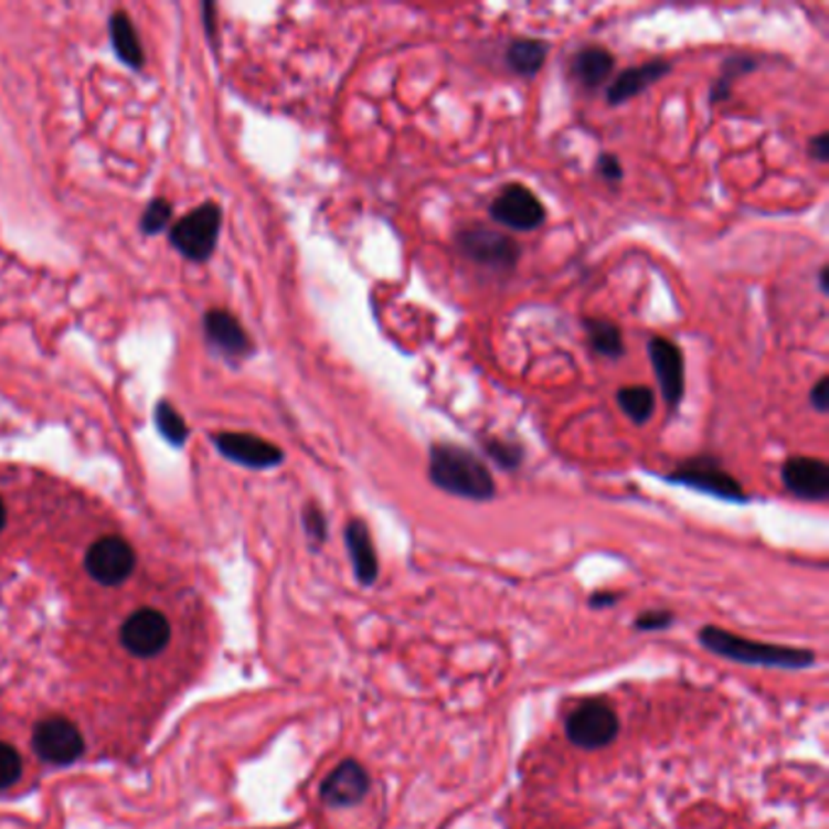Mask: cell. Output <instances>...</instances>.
<instances>
[{
    "label": "cell",
    "mask_w": 829,
    "mask_h": 829,
    "mask_svg": "<svg viewBox=\"0 0 829 829\" xmlns=\"http://www.w3.org/2000/svg\"><path fill=\"white\" fill-rule=\"evenodd\" d=\"M613 66H616V59L606 46L598 44H588L572 56V76L588 91L604 86L613 74Z\"/></svg>",
    "instance_id": "cell-17"
},
{
    "label": "cell",
    "mask_w": 829,
    "mask_h": 829,
    "mask_svg": "<svg viewBox=\"0 0 829 829\" xmlns=\"http://www.w3.org/2000/svg\"><path fill=\"white\" fill-rule=\"evenodd\" d=\"M428 479L446 495L491 501L497 497L495 475L489 472L485 460L470 448L455 443H434L428 453Z\"/></svg>",
    "instance_id": "cell-1"
},
{
    "label": "cell",
    "mask_w": 829,
    "mask_h": 829,
    "mask_svg": "<svg viewBox=\"0 0 829 829\" xmlns=\"http://www.w3.org/2000/svg\"><path fill=\"white\" fill-rule=\"evenodd\" d=\"M618 601V594H610V592H598L594 594L592 598H588V606L592 608H608Z\"/></svg>",
    "instance_id": "cell-33"
},
{
    "label": "cell",
    "mask_w": 829,
    "mask_h": 829,
    "mask_svg": "<svg viewBox=\"0 0 829 829\" xmlns=\"http://www.w3.org/2000/svg\"><path fill=\"white\" fill-rule=\"evenodd\" d=\"M548 52H550V44L545 40H538V38H516L507 46L503 62H507L511 74L523 76V78H531V76L538 74L540 68L545 66Z\"/></svg>",
    "instance_id": "cell-19"
},
{
    "label": "cell",
    "mask_w": 829,
    "mask_h": 829,
    "mask_svg": "<svg viewBox=\"0 0 829 829\" xmlns=\"http://www.w3.org/2000/svg\"><path fill=\"white\" fill-rule=\"evenodd\" d=\"M485 453L495 460L501 470H516L523 463V448L519 443H509L503 438H485Z\"/></svg>",
    "instance_id": "cell-25"
},
{
    "label": "cell",
    "mask_w": 829,
    "mask_h": 829,
    "mask_svg": "<svg viewBox=\"0 0 829 829\" xmlns=\"http://www.w3.org/2000/svg\"><path fill=\"white\" fill-rule=\"evenodd\" d=\"M584 331H586L588 346H592V351L596 355L616 360L626 353V341H623V331L618 323H613L608 319L588 317L584 319Z\"/></svg>",
    "instance_id": "cell-20"
},
{
    "label": "cell",
    "mask_w": 829,
    "mask_h": 829,
    "mask_svg": "<svg viewBox=\"0 0 829 829\" xmlns=\"http://www.w3.org/2000/svg\"><path fill=\"white\" fill-rule=\"evenodd\" d=\"M647 353H650V363L667 406L677 408L683 400V392H687V365H683L681 348L665 336H652L647 341Z\"/></svg>",
    "instance_id": "cell-11"
},
{
    "label": "cell",
    "mask_w": 829,
    "mask_h": 829,
    "mask_svg": "<svg viewBox=\"0 0 829 829\" xmlns=\"http://www.w3.org/2000/svg\"><path fill=\"white\" fill-rule=\"evenodd\" d=\"M780 482L803 501H825L829 497V467L817 458H790L780 470Z\"/></svg>",
    "instance_id": "cell-14"
},
{
    "label": "cell",
    "mask_w": 829,
    "mask_h": 829,
    "mask_svg": "<svg viewBox=\"0 0 829 829\" xmlns=\"http://www.w3.org/2000/svg\"><path fill=\"white\" fill-rule=\"evenodd\" d=\"M596 171L598 176L606 180V183H620L623 180V163L618 156L613 153H601L598 161H596Z\"/></svg>",
    "instance_id": "cell-30"
},
{
    "label": "cell",
    "mask_w": 829,
    "mask_h": 829,
    "mask_svg": "<svg viewBox=\"0 0 829 829\" xmlns=\"http://www.w3.org/2000/svg\"><path fill=\"white\" fill-rule=\"evenodd\" d=\"M20 772H22V762H20L18 750L10 747V744L6 742H0V790L13 786L20 778Z\"/></svg>",
    "instance_id": "cell-27"
},
{
    "label": "cell",
    "mask_w": 829,
    "mask_h": 829,
    "mask_svg": "<svg viewBox=\"0 0 829 829\" xmlns=\"http://www.w3.org/2000/svg\"><path fill=\"white\" fill-rule=\"evenodd\" d=\"M756 68V59L754 56H730L727 62L723 64V71H720L718 81L713 83L711 88V103L718 105V103H725L730 98L732 93V86H735V81L744 74H750V71Z\"/></svg>",
    "instance_id": "cell-23"
},
{
    "label": "cell",
    "mask_w": 829,
    "mask_h": 829,
    "mask_svg": "<svg viewBox=\"0 0 829 829\" xmlns=\"http://www.w3.org/2000/svg\"><path fill=\"white\" fill-rule=\"evenodd\" d=\"M302 521H305V531L309 535L311 543H323L329 535V525H327V516H323V511L317 507V503H309V507L305 509L302 513Z\"/></svg>",
    "instance_id": "cell-28"
},
{
    "label": "cell",
    "mask_w": 829,
    "mask_h": 829,
    "mask_svg": "<svg viewBox=\"0 0 829 829\" xmlns=\"http://www.w3.org/2000/svg\"><path fill=\"white\" fill-rule=\"evenodd\" d=\"M156 428H159V434L171 443V446H183V443L188 440L185 418L180 416L168 402L156 404Z\"/></svg>",
    "instance_id": "cell-24"
},
{
    "label": "cell",
    "mask_w": 829,
    "mask_h": 829,
    "mask_svg": "<svg viewBox=\"0 0 829 829\" xmlns=\"http://www.w3.org/2000/svg\"><path fill=\"white\" fill-rule=\"evenodd\" d=\"M564 732L574 747L604 750L618 735V715L606 701H584L564 720Z\"/></svg>",
    "instance_id": "cell-5"
},
{
    "label": "cell",
    "mask_w": 829,
    "mask_h": 829,
    "mask_svg": "<svg viewBox=\"0 0 829 829\" xmlns=\"http://www.w3.org/2000/svg\"><path fill=\"white\" fill-rule=\"evenodd\" d=\"M110 40H113V50L119 56V62H125L131 68H141L144 64L141 44L137 40L135 25H131V20L127 18V13H123V10L110 18Z\"/></svg>",
    "instance_id": "cell-21"
},
{
    "label": "cell",
    "mask_w": 829,
    "mask_h": 829,
    "mask_svg": "<svg viewBox=\"0 0 829 829\" xmlns=\"http://www.w3.org/2000/svg\"><path fill=\"white\" fill-rule=\"evenodd\" d=\"M616 402L623 408L633 424H647L655 414V390L645 387V384H628V387H620L616 394Z\"/></svg>",
    "instance_id": "cell-22"
},
{
    "label": "cell",
    "mask_w": 829,
    "mask_h": 829,
    "mask_svg": "<svg viewBox=\"0 0 829 829\" xmlns=\"http://www.w3.org/2000/svg\"><path fill=\"white\" fill-rule=\"evenodd\" d=\"M671 623H674V616H671L669 610H647L638 620H635V628L642 633H657V630H667Z\"/></svg>",
    "instance_id": "cell-29"
},
{
    "label": "cell",
    "mask_w": 829,
    "mask_h": 829,
    "mask_svg": "<svg viewBox=\"0 0 829 829\" xmlns=\"http://www.w3.org/2000/svg\"><path fill=\"white\" fill-rule=\"evenodd\" d=\"M817 283H820V293L829 295V268L827 266L820 268V275H817Z\"/></svg>",
    "instance_id": "cell-34"
},
{
    "label": "cell",
    "mask_w": 829,
    "mask_h": 829,
    "mask_svg": "<svg viewBox=\"0 0 829 829\" xmlns=\"http://www.w3.org/2000/svg\"><path fill=\"white\" fill-rule=\"evenodd\" d=\"M137 567V555L125 538L107 535L95 540L86 552V572L103 586L123 584Z\"/></svg>",
    "instance_id": "cell-9"
},
{
    "label": "cell",
    "mask_w": 829,
    "mask_h": 829,
    "mask_svg": "<svg viewBox=\"0 0 829 829\" xmlns=\"http://www.w3.org/2000/svg\"><path fill=\"white\" fill-rule=\"evenodd\" d=\"M343 538H346V548H348V555H351L358 582L363 586L375 584L380 574V562H378L375 543H372L368 523L353 519L346 525Z\"/></svg>",
    "instance_id": "cell-16"
},
{
    "label": "cell",
    "mask_w": 829,
    "mask_h": 829,
    "mask_svg": "<svg viewBox=\"0 0 829 829\" xmlns=\"http://www.w3.org/2000/svg\"><path fill=\"white\" fill-rule=\"evenodd\" d=\"M671 71V62L667 59H652V62H645L640 66H630L626 71L608 83L606 91V100L608 105H623L633 98H638L640 93L647 88H652L657 81H662Z\"/></svg>",
    "instance_id": "cell-15"
},
{
    "label": "cell",
    "mask_w": 829,
    "mask_h": 829,
    "mask_svg": "<svg viewBox=\"0 0 829 829\" xmlns=\"http://www.w3.org/2000/svg\"><path fill=\"white\" fill-rule=\"evenodd\" d=\"M32 747L46 764L66 766L83 754L81 730L66 718H46L32 732Z\"/></svg>",
    "instance_id": "cell-10"
},
{
    "label": "cell",
    "mask_w": 829,
    "mask_h": 829,
    "mask_svg": "<svg viewBox=\"0 0 829 829\" xmlns=\"http://www.w3.org/2000/svg\"><path fill=\"white\" fill-rule=\"evenodd\" d=\"M214 446L224 458L246 465L251 470H268V467H278L285 460V453L275 443L251 434H217Z\"/></svg>",
    "instance_id": "cell-13"
},
{
    "label": "cell",
    "mask_w": 829,
    "mask_h": 829,
    "mask_svg": "<svg viewBox=\"0 0 829 829\" xmlns=\"http://www.w3.org/2000/svg\"><path fill=\"white\" fill-rule=\"evenodd\" d=\"M222 226V210L217 204H200L188 212L171 230V244L190 261H208L217 246Z\"/></svg>",
    "instance_id": "cell-6"
},
{
    "label": "cell",
    "mask_w": 829,
    "mask_h": 829,
    "mask_svg": "<svg viewBox=\"0 0 829 829\" xmlns=\"http://www.w3.org/2000/svg\"><path fill=\"white\" fill-rule=\"evenodd\" d=\"M667 482L681 485L703 495L725 499L732 503H747L750 497L744 487L732 477L713 455H699V458L683 460L674 472L667 475Z\"/></svg>",
    "instance_id": "cell-3"
},
{
    "label": "cell",
    "mask_w": 829,
    "mask_h": 829,
    "mask_svg": "<svg viewBox=\"0 0 829 829\" xmlns=\"http://www.w3.org/2000/svg\"><path fill=\"white\" fill-rule=\"evenodd\" d=\"M699 640L708 652L732 659V662H740V665L774 667V669H808L815 665V655L810 650L744 640L740 638V635H732L715 626L701 628Z\"/></svg>",
    "instance_id": "cell-2"
},
{
    "label": "cell",
    "mask_w": 829,
    "mask_h": 829,
    "mask_svg": "<svg viewBox=\"0 0 829 829\" xmlns=\"http://www.w3.org/2000/svg\"><path fill=\"white\" fill-rule=\"evenodd\" d=\"M455 244H458V251L467 261L495 273H511L519 266L521 258V246L516 244V238H511L509 234L482 230V226L460 230L458 236H455Z\"/></svg>",
    "instance_id": "cell-4"
},
{
    "label": "cell",
    "mask_w": 829,
    "mask_h": 829,
    "mask_svg": "<svg viewBox=\"0 0 829 829\" xmlns=\"http://www.w3.org/2000/svg\"><path fill=\"white\" fill-rule=\"evenodd\" d=\"M370 790V774L368 768L355 762L346 759L333 772L323 778L321 784V800L329 808H353L368 796Z\"/></svg>",
    "instance_id": "cell-12"
},
{
    "label": "cell",
    "mask_w": 829,
    "mask_h": 829,
    "mask_svg": "<svg viewBox=\"0 0 829 829\" xmlns=\"http://www.w3.org/2000/svg\"><path fill=\"white\" fill-rule=\"evenodd\" d=\"M491 220L507 226L511 232H535L545 224V204L531 188L521 183H511L497 192V198L489 204Z\"/></svg>",
    "instance_id": "cell-7"
},
{
    "label": "cell",
    "mask_w": 829,
    "mask_h": 829,
    "mask_svg": "<svg viewBox=\"0 0 829 829\" xmlns=\"http://www.w3.org/2000/svg\"><path fill=\"white\" fill-rule=\"evenodd\" d=\"M119 642L135 657L149 659L163 652L171 642V623L156 608H139L123 623Z\"/></svg>",
    "instance_id": "cell-8"
},
{
    "label": "cell",
    "mask_w": 829,
    "mask_h": 829,
    "mask_svg": "<svg viewBox=\"0 0 829 829\" xmlns=\"http://www.w3.org/2000/svg\"><path fill=\"white\" fill-rule=\"evenodd\" d=\"M808 151H810L812 159L820 161V163H825L829 159V135H827V131L812 137V141L808 144Z\"/></svg>",
    "instance_id": "cell-32"
},
{
    "label": "cell",
    "mask_w": 829,
    "mask_h": 829,
    "mask_svg": "<svg viewBox=\"0 0 829 829\" xmlns=\"http://www.w3.org/2000/svg\"><path fill=\"white\" fill-rule=\"evenodd\" d=\"M3 528H6V507H3V501H0V531H3Z\"/></svg>",
    "instance_id": "cell-35"
},
{
    "label": "cell",
    "mask_w": 829,
    "mask_h": 829,
    "mask_svg": "<svg viewBox=\"0 0 829 829\" xmlns=\"http://www.w3.org/2000/svg\"><path fill=\"white\" fill-rule=\"evenodd\" d=\"M171 214H173L171 202L153 200L149 204V208H147V212H144V217H141L144 234H159L161 230H166V224L171 222Z\"/></svg>",
    "instance_id": "cell-26"
},
{
    "label": "cell",
    "mask_w": 829,
    "mask_h": 829,
    "mask_svg": "<svg viewBox=\"0 0 829 829\" xmlns=\"http://www.w3.org/2000/svg\"><path fill=\"white\" fill-rule=\"evenodd\" d=\"M810 404L815 406V412L825 414L829 406V378H820L815 382V387L810 390Z\"/></svg>",
    "instance_id": "cell-31"
},
{
    "label": "cell",
    "mask_w": 829,
    "mask_h": 829,
    "mask_svg": "<svg viewBox=\"0 0 829 829\" xmlns=\"http://www.w3.org/2000/svg\"><path fill=\"white\" fill-rule=\"evenodd\" d=\"M204 331H208L214 346H220L222 351L230 355H246L251 353V348H254L242 323L224 309H212L210 315L204 317Z\"/></svg>",
    "instance_id": "cell-18"
}]
</instances>
